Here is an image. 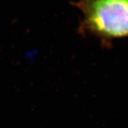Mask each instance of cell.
I'll use <instances>...</instances> for the list:
<instances>
[{
	"label": "cell",
	"instance_id": "1",
	"mask_svg": "<svg viewBox=\"0 0 128 128\" xmlns=\"http://www.w3.org/2000/svg\"><path fill=\"white\" fill-rule=\"evenodd\" d=\"M82 14L78 32L97 38L103 45L128 37V0H76Z\"/></svg>",
	"mask_w": 128,
	"mask_h": 128
}]
</instances>
